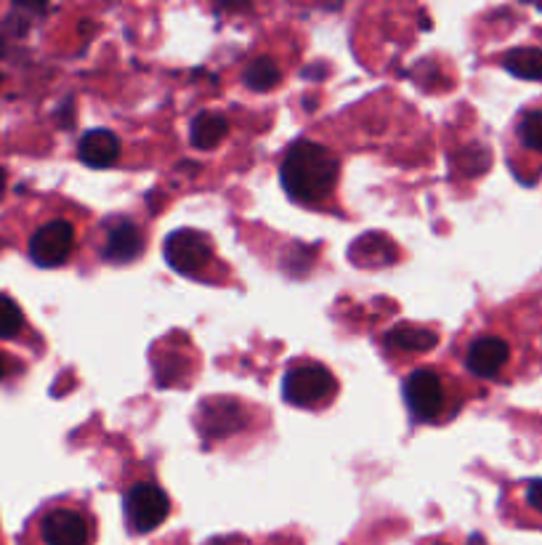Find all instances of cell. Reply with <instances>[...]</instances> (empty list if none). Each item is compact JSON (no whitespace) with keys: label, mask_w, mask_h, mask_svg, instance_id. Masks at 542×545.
<instances>
[{"label":"cell","mask_w":542,"mask_h":545,"mask_svg":"<svg viewBox=\"0 0 542 545\" xmlns=\"http://www.w3.org/2000/svg\"><path fill=\"white\" fill-rule=\"evenodd\" d=\"M338 171H341V163L335 152L317 141L301 139L287 149L279 168V179L295 203L314 208V205H325L333 197Z\"/></svg>","instance_id":"6da1fadb"},{"label":"cell","mask_w":542,"mask_h":545,"mask_svg":"<svg viewBox=\"0 0 542 545\" xmlns=\"http://www.w3.org/2000/svg\"><path fill=\"white\" fill-rule=\"evenodd\" d=\"M338 383H335L333 373L319 362H309L301 359L295 365L287 367L285 381H282V397L295 407H322L335 397Z\"/></svg>","instance_id":"7a4b0ae2"},{"label":"cell","mask_w":542,"mask_h":545,"mask_svg":"<svg viewBox=\"0 0 542 545\" xmlns=\"http://www.w3.org/2000/svg\"><path fill=\"white\" fill-rule=\"evenodd\" d=\"M163 256L173 272L208 280L205 272L216 261V248H213V240L208 234L200 232V229H179L165 240Z\"/></svg>","instance_id":"3957f363"},{"label":"cell","mask_w":542,"mask_h":545,"mask_svg":"<svg viewBox=\"0 0 542 545\" xmlns=\"http://www.w3.org/2000/svg\"><path fill=\"white\" fill-rule=\"evenodd\" d=\"M404 402L415 421H439L450 405V389L442 373H436L431 367H420L404 378Z\"/></svg>","instance_id":"277c9868"},{"label":"cell","mask_w":542,"mask_h":545,"mask_svg":"<svg viewBox=\"0 0 542 545\" xmlns=\"http://www.w3.org/2000/svg\"><path fill=\"white\" fill-rule=\"evenodd\" d=\"M123 511L131 532L147 535V532H155L168 519L171 498L165 495V490H160V484L147 479V482H136L125 490Z\"/></svg>","instance_id":"5b68a950"},{"label":"cell","mask_w":542,"mask_h":545,"mask_svg":"<svg viewBox=\"0 0 542 545\" xmlns=\"http://www.w3.org/2000/svg\"><path fill=\"white\" fill-rule=\"evenodd\" d=\"M144 250H147V234L133 218L112 216L101 224V261H107V264H131Z\"/></svg>","instance_id":"8992f818"},{"label":"cell","mask_w":542,"mask_h":545,"mask_svg":"<svg viewBox=\"0 0 542 545\" xmlns=\"http://www.w3.org/2000/svg\"><path fill=\"white\" fill-rule=\"evenodd\" d=\"M40 540L46 545H91L93 516L78 506H54L40 516Z\"/></svg>","instance_id":"52a82bcc"},{"label":"cell","mask_w":542,"mask_h":545,"mask_svg":"<svg viewBox=\"0 0 542 545\" xmlns=\"http://www.w3.org/2000/svg\"><path fill=\"white\" fill-rule=\"evenodd\" d=\"M75 224L67 218H56L48 221L30 237V258L32 264L43 266V269H54L70 261L72 250H75Z\"/></svg>","instance_id":"ba28073f"},{"label":"cell","mask_w":542,"mask_h":545,"mask_svg":"<svg viewBox=\"0 0 542 545\" xmlns=\"http://www.w3.org/2000/svg\"><path fill=\"white\" fill-rule=\"evenodd\" d=\"M511 359V346L500 335H476L465 346V367L479 378H495Z\"/></svg>","instance_id":"9c48e42d"},{"label":"cell","mask_w":542,"mask_h":545,"mask_svg":"<svg viewBox=\"0 0 542 545\" xmlns=\"http://www.w3.org/2000/svg\"><path fill=\"white\" fill-rule=\"evenodd\" d=\"M120 139L107 128L88 131L78 144V157L88 168H112L120 160Z\"/></svg>","instance_id":"30bf717a"},{"label":"cell","mask_w":542,"mask_h":545,"mask_svg":"<svg viewBox=\"0 0 542 545\" xmlns=\"http://www.w3.org/2000/svg\"><path fill=\"white\" fill-rule=\"evenodd\" d=\"M242 407L234 399H205L200 407V431L210 439L226 436L229 429L240 426Z\"/></svg>","instance_id":"8fae6325"},{"label":"cell","mask_w":542,"mask_h":545,"mask_svg":"<svg viewBox=\"0 0 542 545\" xmlns=\"http://www.w3.org/2000/svg\"><path fill=\"white\" fill-rule=\"evenodd\" d=\"M229 136V120L216 112H202L189 125V139L197 149H216Z\"/></svg>","instance_id":"7c38bea8"},{"label":"cell","mask_w":542,"mask_h":545,"mask_svg":"<svg viewBox=\"0 0 542 545\" xmlns=\"http://www.w3.org/2000/svg\"><path fill=\"white\" fill-rule=\"evenodd\" d=\"M436 341H439L436 333L415 325H399L386 335L388 346H394L399 351H431L436 346Z\"/></svg>","instance_id":"4fadbf2b"},{"label":"cell","mask_w":542,"mask_h":545,"mask_svg":"<svg viewBox=\"0 0 542 545\" xmlns=\"http://www.w3.org/2000/svg\"><path fill=\"white\" fill-rule=\"evenodd\" d=\"M503 67L521 80H542V51L540 48H516L508 51Z\"/></svg>","instance_id":"5bb4252c"},{"label":"cell","mask_w":542,"mask_h":545,"mask_svg":"<svg viewBox=\"0 0 542 545\" xmlns=\"http://www.w3.org/2000/svg\"><path fill=\"white\" fill-rule=\"evenodd\" d=\"M245 80V86L253 88V91H271V88L279 86V80H282V70H279V64L271 59V56H258L253 62L248 64V70L242 75Z\"/></svg>","instance_id":"9a60e30c"},{"label":"cell","mask_w":542,"mask_h":545,"mask_svg":"<svg viewBox=\"0 0 542 545\" xmlns=\"http://www.w3.org/2000/svg\"><path fill=\"white\" fill-rule=\"evenodd\" d=\"M516 136H519V144L529 152H542V112H527L521 115V120L516 123Z\"/></svg>","instance_id":"2e32d148"},{"label":"cell","mask_w":542,"mask_h":545,"mask_svg":"<svg viewBox=\"0 0 542 545\" xmlns=\"http://www.w3.org/2000/svg\"><path fill=\"white\" fill-rule=\"evenodd\" d=\"M24 314L8 296H0V338H14L22 333Z\"/></svg>","instance_id":"e0dca14e"},{"label":"cell","mask_w":542,"mask_h":545,"mask_svg":"<svg viewBox=\"0 0 542 545\" xmlns=\"http://www.w3.org/2000/svg\"><path fill=\"white\" fill-rule=\"evenodd\" d=\"M524 500H527V506L532 511H537L542 516V479L527 482V487H524Z\"/></svg>","instance_id":"ac0fdd59"},{"label":"cell","mask_w":542,"mask_h":545,"mask_svg":"<svg viewBox=\"0 0 542 545\" xmlns=\"http://www.w3.org/2000/svg\"><path fill=\"white\" fill-rule=\"evenodd\" d=\"M3 192H6V171L0 168V197H3Z\"/></svg>","instance_id":"d6986e66"},{"label":"cell","mask_w":542,"mask_h":545,"mask_svg":"<svg viewBox=\"0 0 542 545\" xmlns=\"http://www.w3.org/2000/svg\"><path fill=\"white\" fill-rule=\"evenodd\" d=\"M6 375V362H3V357H0V378Z\"/></svg>","instance_id":"ffe728a7"},{"label":"cell","mask_w":542,"mask_h":545,"mask_svg":"<svg viewBox=\"0 0 542 545\" xmlns=\"http://www.w3.org/2000/svg\"><path fill=\"white\" fill-rule=\"evenodd\" d=\"M0 51H3V43H0Z\"/></svg>","instance_id":"44dd1931"}]
</instances>
